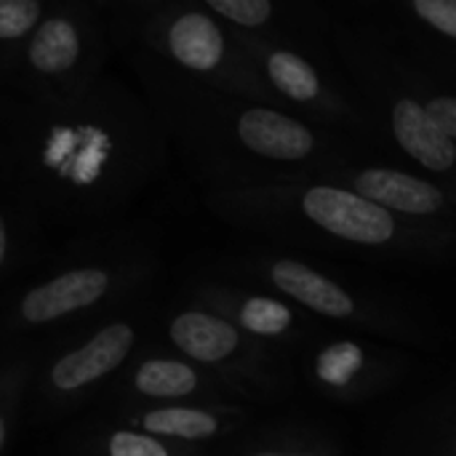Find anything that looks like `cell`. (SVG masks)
I'll use <instances>...</instances> for the list:
<instances>
[{"label":"cell","mask_w":456,"mask_h":456,"mask_svg":"<svg viewBox=\"0 0 456 456\" xmlns=\"http://www.w3.org/2000/svg\"><path fill=\"white\" fill-rule=\"evenodd\" d=\"M5 174V150H3V131H0V179Z\"/></svg>","instance_id":"obj_24"},{"label":"cell","mask_w":456,"mask_h":456,"mask_svg":"<svg viewBox=\"0 0 456 456\" xmlns=\"http://www.w3.org/2000/svg\"><path fill=\"white\" fill-rule=\"evenodd\" d=\"M155 342L214 374L232 390H238V382L256 366L254 339L190 294L182 302L158 307Z\"/></svg>","instance_id":"obj_6"},{"label":"cell","mask_w":456,"mask_h":456,"mask_svg":"<svg viewBox=\"0 0 456 456\" xmlns=\"http://www.w3.org/2000/svg\"><path fill=\"white\" fill-rule=\"evenodd\" d=\"M366 369V355L358 345L353 342H339V345H331L329 350L321 353L318 363H315V371L318 377L326 382V385H334V387H347L355 382V377Z\"/></svg>","instance_id":"obj_19"},{"label":"cell","mask_w":456,"mask_h":456,"mask_svg":"<svg viewBox=\"0 0 456 456\" xmlns=\"http://www.w3.org/2000/svg\"><path fill=\"white\" fill-rule=\"evenodd\" d=\"M45 456H208V452L174 446L88 411L53 433Z\"/></svg>","instance_id":"obj_11"},{"label":"cell","mask_w":456,"mask_h":456,"mask_svg":"<svg viewBox=\"0 0 456 456\" xmlns=\"http://www.w3.org/2000/svg\"><path fill=\"white\" fill-rule=\"evenodd\" d=\"M163 270L155 235L136 222L77 232L0 297V353L43 345L136 297Z\"/></svg>","instance_id":"obj_2"},{"label":"cell","mask_w":456,"mask_h":456,"mask_svg":"<svg viewBox=\"0 0 456 456\" xmlns=\"http://www.w3.org/2000/svg\"><path fill=\"white\" fill-rule=\"evenodd\" d=\"M3 150V176L77 235L126 219L166 166L168 131L142 91L107 75L72 96H11Z\"/></svg>","instance_id":"obj_1"},{"label":"cell","mask_w":456,"mask_h":456,"mask_svg":"<svg viewBox=\"0 0 456 456\" xmlns=\"http://www.w3.org/2000/svg\"><path fill=\"white\" fill-rule=\"evenodd\" d=\"M393 136L428 171L446 174L456 166V142L438 128L428 107L417 99H398L393 104Z\"/></svg>","instance_id":"obj_14"},{"label":"cell","mask_w":456,"mask_h":456,"mask_svg":"<svg viewBox=\"0 0 456 456\" xmlns=\"http://www.w3.org/2000/svg\"><path fill=\"white\" fill-rule=\"evenodd\" d=\"M155 315L144 294L37 345L24 430H61L96 409L131 358L155 342Z\"/></svg>","instance_id":"obj_3"},{"label":"cell","mask_w":456,"mask_h":456,"mask_svg":"<svg viewBox=\"0 0 456 456\" xmlns=\"http://www.w3.org/2000/svg\"><path fill=\"white\" fill-rule=\"evenodd\" d=\"M8 104H11V94H8V88H5V86L0 83V131H3V126H5Z\"/></svg>","instance_id":"obj_22"},{"label":"cell","mask_w":456,"mask_h":456,"mask_svg":"<svg viewBox=\"0 0 456 456\" xmlns=\"http://www.w3.org/2000/svg\"><path fill=\"white\" fill-rule=\"evenodd\" d=\"M43 211L5 176L0 179V297L27 278L51 251Z\"/></svg>","instance_id":"obj_10"},{"label":"cell","mask_w":456,"mask_h":456,"mask_svg":"<svg viewBox=\"0 0 456 456\" xmlns=\"http://www.w3.org/2000/svg\"><path fill=\"white\" fill-rule=\"evenodd\" d=\"M235 390L214 374L150 342L115 377L99 406H163V403H232Z\"/></svg>","instance_id":"obj_7"},{"label":"cell","mask_w":456,"mask_h":456,"mask_svg":"<svg viewBox=\"0 0 456 456\" xmlns=\"http://www.w3.org/2000/svg\"><path fill=\"white\" fill-rule=\"evenodd\" d=\"M235 37H238L243 56L259 61V67L265 69L273 88H278L289 102L315 104L323 99L321 75L315 72V67L307 59H302L299 53L286 51V48H265L262 43H256L251 37H240V35H235Z\"/></svg>","instance_id":"obj_15"},{"label":"cell","mask_w":456,"mask_h":456,"mask_svg":"<svg viewBox=\"0 0 456 456\" xmlns=\"http://www.w3.org/2000/svg\"><path fill=\"white\" fill-rule=\"evenodd\" d=\"M353 192L363 195L390 214L406 216L438 214L446 206V195L438 184L395 168H366L355 174Z\"/></svg>","instance_id":"obj_13"},{"label":"cell","mask_w":456,"mask_h":456,"mask_svg":"<svg viewBox=\"0 0 456 456\" xmlns=\"http://www.w3.org/2000/svg\"><path fill=\"white\" fill-rule=\"evenodd\" d=\"M411 11L419 21L456 40V0H414Z\"/></svg>","instance_id":"obj_20"},{"label":"cell","mask_w":456,"mask_h":456,"mask_svg":"<svg viewBox=\"0 0 456 456\" xmlns=\"http://www.w3.org/2000/svg\"><path fill=\"white\" fill-rule=\"evenodd\" d=\"M51 0H0V83L21 53L24 43L43 21Z\"/></svg>","instance_id":"obj_17"},{"label":"cell","mask_w":456,"mask_h":456,"mask_svg":"<svg viewBox=\"0 0 456 456\" xmlns=\"http://www.w3.org/2000/svg\"><path fill=\"white\" fill-rule=\"evenodd\" d=\"M115 56L107 0H51L16 56L5 88L13 99H51L88 91Z\"/></svg>","instance_id":"obj_5"},{"label":"cell","mask_w":456,"mask_h":456,"mask_svg":"<svg viewBox=\"0 0 456 456\" xmlns=\"http://www.w3.org/2000/svg\"><path fill=\"white\" fill-rule=\"evenodd\" d=\"M235 456H315V454H307V452H267V449H259V452H248V454H235Z\"/></svg>","instance_id":"obj_23"},{"label":"cell","mask_w":456,"mask_h":456,"mask_svg":"<svg viewBox=\"0 0 456 456\" xmlns=\"http://www.w3.org/2000/svg\"><path fill=\"white\" fill-rule=\"evenodd\" d=\"M102 419L139 430L158 441L211 452V446L235 436L240 409L235 403H163V406H96Z\"/></svg>","instance_id":"obj_8"},{"label":"cell","mask_w":456,"mask_h":456,"mask_svg":"<svg viewBox=\"0 0 456 456\" xmlns=\"http://www.w3.org/2000/svg\"><path fill=\"white\" fill-rule=\"evenodd\" d=\"M203 8L224 27L238 32H254L273 21L275 5L270 0H203Z\"/></svg>","instance_id":"obj_18"},{"label":"cell","mask_w":456,"mask_h":456,"mask_svg":"<svg viewBox=\"0 0 456 456\" xmlns=\"http://www.w3.org/2000/svg\"><path fill=\"white\" fill-rule=\"evenodd\" d=\"M425 107L430 118L438 123V128L456 142V96H436Z\"/></svg>","instance_id":"obj_21"},{"label":"cell","mask_w":456,"mask_h":456,"mask_svg":"<svg viewBox=\"0 0 456 456\" xmlns=\"http://www.w3.org/2000/svg\"><path fill=\"white\" fill-rule=\"evenodd\" d=\"M35 355H37V345L0 353V456L11 454L19 433L24 430V409L32 382Z\"/></svg>","instance_id":"obj_16"},{"label":"cell","mask_w":456,"mask_h":456,"mask_svg":"<svg viewBox=\"0 0 456 456\" xmlns=\"http://www.w3.org/2000/svg\"><path fill=\"white\" fill-rule=\"evenodd\" d=\"M265 278L283 297L299 302L315 315H323L331 321H347L358 313L353 294H347L339 283H334L329 275L318 273L315 267L305 262L275 259L265 267Z\"/></svg>","instance_id":"obj_12"},{"label":"cell","mask_w":456,"mask_h":456,"mask_svg":"<svg viewBox=\"0 0 456 456\" xmlns=\"http://www.w3.org/2000/svg\"><path fill=\"white\" fill-rule=\"evenodd\" d=\"M115 53L131 69H152L235 91L248 80V61L238 37L203 3L184 0H107Z\"/></svg>","instance_id":"obj_4"},{"label":"cell","mask_w":456,"mask_h":456,"mask_svg":"<svg viewBox=\"0 0 456 456\" xmlns=\"http://www.w3.org/2000/svg\"><path fill=\"white\" fill-rule=\"evenodd\" d=\"M299 211L307 222H313L326 235L379 248L398 238V222L390 211L366 200L363 195L334 187V184H310L299 192Z\"/></svg>","instance_id":"obj_9"},{"label":"cell","mask_w":456,"mask_h":456,"mask_svg":"<svg viewBox=\"0 0 456 456\" xmlns=\"http://www.w3.org/2000/svg\"><path fill=\"white\" fill-rule=\"evenodd\" d=\"M454 456H456V444H454Z\"/></svg>","instance_id":"obj_25"}]
</instances>
